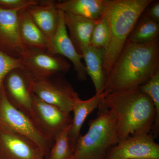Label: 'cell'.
<instances>
[{"label": "cell", "mask_w": 159, "mask_h": 159, "mask_svg": "<svg viewBox=\"0 0 159 159\" xmlns=\"http://www.w3.org/2000/svg\"><path fill=\"white\" fill-rule=\"evenodd\" d=\"M158 70L159 38L146 44L126 41L107 77L103 97L142 85Z\"/></svg>", "instance_id": "6da1fadb"}, {"label": "cell", "mask_w": 159, "mask_h": 159, "mask_svg": "<svg viewBox=\"0 0 159 159\" xmlns=\"http://www.w3.org/2000/svg\"><path fill=\"white\" fill-rule=\"evenodd\" d=\"M101 104L116 117L119 141L152 130L156 117L155 108L139 86L111 93L103 97Z\"/></svg>", "instance_id": "7a4b0ae2"}, {"label": "cell", "mask_w": 159, "mask_h": 159, "mask_svg": "<svg viewBox=\"0 0 159 159\" xmlns=\"http://www.w3.org/2000/svg\"><path fill=\"white\" fill-rule=\"evenodd\" d=\"M153 0H105L102 15L109 36L103 50V68L107 77L139 18Z\"/></svg>", "instance_id": "3957f363"}, {"label": "cell", "mask_w": 159, "mask_h": 159, "mask_svg": "<svg viewBox=\"0 0 159 159\" xmlns=\"http://www.w3.org/2000/svg\"><path fill=\"white\" fill-rule=\"evenodd\" d=\"M98 116L89 122L88 130L77 140L70 159H105L119 142L116 117L100 104Z\"/></svg>", "instance_id": "277c9868"}, {"label": "cell", "mask_w": 159, "mask_h": 159, "mask_svg": "<svg viewBox=\"0 0 159 159\" xmlns=\"http://www.w3.org/2000/svg\"><path fill=\"white\" fill-rule=\"evenodd\" d=\"M0 125L30 139L42 150L45 159L48 157L54 141L43 133L29 115L9 102L3 89L0 100Z\"/></svg>", "instance_id": "5b68a950"}, {"label": "cell", "mask_w": 159, "mask_h": 159, "mask_svg": "<svg viewBox=\"0 0 159 159\" xmlns=\"http://www.w3.org/2000/svg\"><path fill=\"white\" fill-rule=\"evenodd\" d=\"M61 75L34 79L32 90L41 100L70 113L74 103L79 98V95Z\"/></svg>", "instance_id": "8992f818"}, {"label": "cell", "mask_w": 159, "mask_h": 159, "mask_svg": "<svg viewBox=\"0 0 159 159\" xmlns=\"http://www.w3.org/2000/svg\"><path fill=\"white\" fill-rule=\"evenodd\" d=\"M20 58L24 68L34 79L67 73L71 67L70 63L62 56L44 50L28 49Z\"/></svg>", "instance_id": "52a82bcc"}, {"label": "cell", "mask_w": 159, "mask_h": 159, "mask_svg": "<svg viewBox=\"0 0 159 159\" xmlns=\"http://www.w3.org/2000/svg\"><path fill=\"white\" fill-rule=\"evenodd\" d=\"M34 77L25 69H13L7 74L3 89L13 106L30 116L32 107Z\"/></svg>", "instance_id": "ba28073f"}, {"label": "cell", "mask_w": 159, "mask_h": 159, "mask_svg": "<svg viewBox=\"0 0 159 159\" xmlns=\"http://www.w3.org/2000/svg\"><path fill=\"white\" fill-rule=\"evenodd\" d=\"M30 116L43 133L53 141L72 122L70 113L44 102L34 94Z\"/></svg>", "instance_id": "9c48e42d"}, {"label": "cell", "mask_w": 159, "mask_h": 159, "mask_svg": "<svg viewBox=\"0 0 159 159\" xmlns=\"http://www.w3.org/2000/svg\"><path fill=\"white\" fill-rule=\"evenodd\" d=\"M151 133L128 137L111 148L105 159H159V145Z\"/></svg>", "instance_id": "30bf717a"}, {"label": "cell", "mask_w": 159, "mask_h": 159, "mask_svg": "<svg viewBox=\"0 0 159 159\" xmlns=\"http://www.w3.org/2000/svg\"><path fill=\"white\" fill-rule=\"evenodd\" d=\"M0 158L44 159L45 157L30 139L0 125Z\"/></svg>", "instance_id": "8fae6325"}, {"label": "cell", "mask_w": 159, "mask_h": 159, "mask_svg": "<svg viewBox=\"0 0 159 159\" xmlns=\"http://www.w3.org/2000/svg\"><path fill=\"white\" fill-rule=\"evenodd\" d=\"M21 10H8L0 7V51L19 58L27 51L20 37L18 14Z\"/></svg>", "instance_id": "7c38bea8"}, {"label": "cell", "mask_w": 159, "mask_h": 159, "mask_svg": "<svg viewBox=\"0 0 159 159\" xmlns=\"http://www.w3.org/2000/svg\"><path fill=\"white\" fill-rule=\"evenodd\" d=\"M49 52L58 54L69 60L74 66L77 79L84 81L87 78L85 65L83 63V57L77 52L69 37L63 19V12L60 13L59 23L54 37L51 41Z\"/></svg>", "instance_id": "4fadbf2b"}, {"label": "cell", "mask_w": 159, "mask_h": 159, "mask_svg": "<svg viewBox=\"0 0 159 159\" xmlns=\"http://www.w3.org/2000/svg\"><path fill=\"white\" fill-rule=\"evenodd\" d=\"M57 2L53 0L39 1L27 9L32 20L50 44L59 23L60 10L57 9Z\"/></svg>", "instance_id": "5bb4252c"}, {"label": "cell", "mask_w": 159, "mask_h": 159, "mask_svg": "<svg viewBox=\"0 0 159 159\" xmlns=\"http://www.w3.org/2000/svg\"><path fill=\"white\" fill-rule=\"evenodd\" d=\"M64 21L69 36L78 53L90 46L92 32L97 20L63 12Z\"/></svg>", "instance_id": "9a60e30c"}, {"label": "cell", "mask_w": 159, "mask_h": 159, "mask_svg": "<svg viewBox=\"0 0 159 159\" xmlns=\"http://www.w3.org/2000/svg\"><path fill=\"white\" fill-rule=\"evenodd\" d=\"M18 26L21 39L28 49L50 51L51 44L32 20L27 9L18 14Z\"/></svg>", "instance_id": "2e32d148"}, {"label": "cell", "mask_w": 159, "mask_h": 159, "mask_svg": "<svg viewBox=\"0 0 159 159\" xmlns=\"http://www.w3.org/2000/svg\"><path fill=\"white\" fill-rule=\"evenodd\" d=\"M103 98L102 93H96L93 97L87 100L79 98L74 103L72 111V118L69 137L73 152L77 140L80 137V133L85 119L95 109L99 108Z\"/></svg>", "instance_id": "e0dca14e"}, {"label": "cell", "mask_w": 159, "mask_h": 159, "mask_svg": "<svg viewBox=\"0 0 159 159\" xmlns=\"http://www.w3.org/2000/svg\"><path fill=\"white\" fill-rule=\"evenodd\" d=\"M82 56L85 61L87 75L92 79L96 93H103L106 81L103 68V49L97 48L89 46L83 50Z\"/></svg>", "instance_id": "ac0fdd59"}, {"label": "cell", "mask_w": 159, "mask_h": 159, "mask_svg": "<svg viewBox=\"0 0 159 159\" xmlns=\"http://www.w3.org/2000/svg\"><path fill=\"white\" fill-rule=\"evenodd\" d=\"M105 0H66L57 2V9L70 13L97 20L102 16Z\"/></svg>", "instance_id": "d6986e66"}, {"label": "cell", "mask_w": 159, "mask_h": 159, "mask_svg": "<svg viewBox=\"0 0 159 159\" xmlns=\"http://www.w3.org/2000/svg\"><path fill=\"white\" fill-rule=\"evenodd\" d=\"M159 34V23L143 15L126 41L133 43H148L158 39Z\"/></svg>", "instance_id": "ffe728a7"}, {"label": "cell", "mask_w": 159, "mask_h": 159, "mask_svg": "<svg viewBox=\"0 0 159 159\" xmlns=\"http://www.w3.org/2000/svg\"><path fill=\"white\" fill-rule=\"evenodd\" d=\"M71 125L64 129L55 137L48 157L44 159H70L73 154L69 137Z\"/></svg>", "instance_id": "44dd1931"}, {"label": "cell", "mask_w": 159, "mask_h": 159, "mask_svg": "<svg viewBox=\"0 0 159 159\" xmlns=\"http://www.w3.org/2000/svg\"><path fill=\"white\" fill-rule=\"evenodd\" d=\"M139 87L141 92L150 98L155 108L156 117L152 130V135L155 138L158 136L159 129V70L145 83Z\"/></svg>", "instance_id": "7402d4cb"}, {"label": "cell", "mask_w": 159, "mask_h": 159, "mask_svg": "<svg viewBox=\"0 0 159 159\" xmlns=\"http://www.w3.org/2000/svg\"><path fill=\"white\" fill-rule=\"evenodd\" d=\"M109 31L108 24L102 15L97 20L92 32L90 45L98 49H104L108 42Z\"/></svg>", "instance_id": "603a6c76"}, {"label": "cell", "mask_w": 159, "mask_h": 159, "mask_svg": "<svg viewBox=\"0 0 159 159\" xmlns=\"http://www.w3.org/2000/svg\"><path fill=\"white\" fill-rule=\"evenodd\" d=\"M18 68H24L20 58L11 57L0 51V100L6 76L12 70Z\"/></svg>", "instance_id": "cb8c5ba5"}, {"label": "cell", "mask_w": 159, "mask_h": 159, "mask_svg": "<svg viewBox=\"0 0 159 159\" xmlns=\"http://www.w3.org/2000/svg\"><path fill=\"white\" fill-rule=\"evenodd\" d=\"M37 0H0V7L8 10L28 9L38 3Z\"/></svg>", "instance_id": "d4e9b609"}, {"label": "cell", "mask_w": 159, "mask_h": 159, "mask_svg": "<svg viewBox=\"0 0 159 159\" xmlns=\"http://www.w3.org/2000/svg\"><path fill=\"white\" fill-rule=\"evenodd\" d=\"M152 4H150L148 6L147 10L145 11L144 15L149 18L153 21L159 22V2L156 1L155 2H152Z\"/></svg>", "instance_id": "484cf974"}, {"label": "cell", "mask_w": 159, "mask_h": 159, "mask_svg": "<svg viewBox=\"0 0 159 159\" xmlns=\"http://www.w3.org/2000/svg\"></svg>", "instance_id": "4316f807"}, {"label": "cell", "mask_w": 159, "mask_h": 159, "mask_svg": "<svg viewBox=\"0 0 159 159\" xmlns=\"http://www.w3.org/2000/svg\"><path fill=\"white\" fill-rule=\"evenodd\" d=\"M0 159H2L0 158Z\"/></svg>", "instance_id": "83f0119b"}]
</instances>
